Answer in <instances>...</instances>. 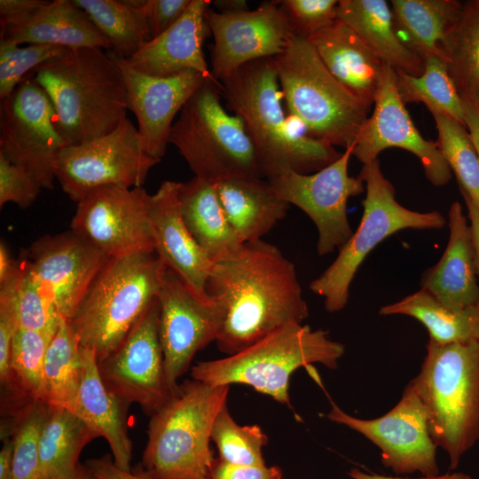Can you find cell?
Masks as SVG:
<instances>
[{"mask_svg":"<svg viewBox=\"0 0 479 479\" xmlns=\"http://www.w3.org/2000/svg\"><path fill=\"white\" fill-rule=\"evenodd\" d=\"M206 291L225 305L216 342L227 356L309 316L294 263L263 240L246 242L236 255L214 263Z\"/></svg>","mask_w":479,"mask_h":479,"instance_id":"cell-1","label":"cell"},{"mask_svg":"<svg viewBox=\"0 0 479 479\" xmlns=\"http://www.w3.org/2000/svg\"><path fill=\"white\" fill-rule=\"evenodd\" d=\"M219 82L227 106L243 121L254 143L262 178L311 174L340 158L334 146L286 117L274 59L249 62Z\"/></svg>","mask_w":479,"mask_h":479,"instance_id":"cell-2","label":"cell"},{"mask_svg":"<svg viewBox=\"0 0 479 479\" xmlns=\"http://www.w3.org/2000/svg\"><path fill=\"white\" fill-rule=\"evenodd\" d=\"M27 75L50 98L55 125L67 145L105 136L127 118L122 69L101 48L67 49Z\"/></svg>","mask_w":479,"mask_h":479,"instance_id":"cell-3","label":"cell"},{"mask_svg":"<svg viewBox=\"0 0 479 479\" xmlns=\"http://www.w3.org/2000/svg\"><path fill=\"white\" fill-rule=\"evenodd\" d=\"M167 271L155 251L106 260L68 321L98 362L120 345L157 297Z\"/></svg>","mask_w":479,"mask_h":479,"instance_id":"cell-4","label":"cell"},{"mask_svg":"<svg viewBox=\"0 0 479 479\" xmlns=\"http://www.w3.org/2000/svg\"><path fill=\"white\" fill-rule=\"evenodd\" d=\"M228 392L229 385L187 380L151 415L140 465L153 479H213L211 430Z\"/></svg>","mask_w":479,"mask_h":479,"instance_id":"cell-5","label":"cell"},{"mask_svg":"<svg viewBox=\"0 0 479 479\" xmlns=\"http://www.w3.org/2000/svg\"><path fill=\"white\" fill-rule=\"evenodd\" d=\"M411 381L426 408L430 436L453 470L479 441V339L444 345L429 341Z\"/></svg>","mask_w":479,"mask_h":479,"instance_id":"cell-6","label":"cell"},{"mask_svg":"<svg viewBox=\"0 0 479 479\" xmlns=\"http://www.w3.org/2000/svg\"><path fill=\"white\" fill-rule=\"evenodd\" d=\"M343 353V344L332 340L327 331L288 323L235 354L199 362L191 374L214 386L248 385L290 405L289 381L295 370L314 363L335 369Z\"/></svg>","mask_w":479,"mask_h":479,"instance_id":"cell-7","label":"cell"},{"mask_svg":"<svg viewBox=\"0 0 479 479\" xmlns=\"http://www.w3.org/2000/svg\"><path fill=\"white\" fill-rule=\"evenodd\" d=\"M273 59L290 116L317 139L352 145L369 110L334 78L308 40L294 35Z\"/></svg>","mask_w":479,"mask_h":479,"instance_id":"cell-8","label":"cell"},{"mask_svg":"<svg viewBox=\"0 0 479 479\" xmlns=\"http://www.w3.org/2000/svg\"><path fill=\"white\" fill-rule=\"evenodd\" d=\"M220 82L208 79L174 122V145L195 177L216 184L235 177H261L256 152L243 121L221 102Z\"/></svg>","mask_w":479,"mask_h":479,"instance_id":"cell-9","label":"cell"},{"mask_svg":"<svg viewBox=\"0 0 479 479\" xmlns=\"http://www.w3.org/2000/svg\"><path fill=\"white\" fill-rule=\"evenodd\" d=\"M358 177L366 190L360 224L339 249L335 260L310 284V289L324 298L325 309L332 313L346 306L357 269L380 242L401 230L440 229L445 224L444 217L437 211L418 212L402 206L378 159L364 164Z\"/></svg>","mask_w":479,"mask_h":479,"instance_id":"cell-10","label":"cell"},{"mask_svg":"<svg viewBox=\"0 0 479 479\" xmlns=\"http://www.w3.org/2000/svg\"><path fill=\"white\" fill-rule=\"evenodd\" d=\"M160 161L146 153L138 130L125 118L105 136L63 147L54 161V176L64 192L79 202L101 187L142 186Z\"/></svg>","mask_w":479,"mask_h":479,"instance_id":"cell-11","label":"cell"},{"mask_svg":"<svg viewBox=\"0 0 479 479\" xmlns=\"http://www.w3.org/2000/svg\"><path fill=\"white\" fill-rule=\"evenodd\" d=\"M55 112L43 89L30 76L0 102V154L31 172L43 188L54 187V161L65 146Z\"/></svg>","mask_w":479,"mask_h":479,"instance_id":"cell-12","label":"cell"},{"mask_svg":"<svg viewBox=\"0 0 479 479\" xmlns=\"http://www.w3.org/2000/svg\"><path fill=\"white\" fill-rule=\"evenodd\" d=\"M159 335L168 384L173 393L194 355L216 341L224 323V303L200 294L168 268L157 294Z\"/></svg>","mask_w":479,"mask_h":479,"instance_id":"cell-13","label":"cell"},{"mask_svg":"<svg viewBox=\"0 0 479 479\" xmlns=\"http://www.w3.org/2000/svg\"><path fill=\"white\" fill-rule=\"evenodd\" d=\"M326 418L358 432L377 445L381 463L394 473L439 475L436 445L429 433L427 411L412 381L399 402L379 418L363 420L351 416L333 401Z\"/></svg>","mask_w":479,"mask_h":479,"instance_id":"cell-14","label":"cell"},{"mask_svg":"<svg viewBox=\"0 0 479 479\" xmlns=\"http://www.w3.org/2000/svg\"><path fill=\"white\" fill-rule=\"evenodd\" d=\"M354 144L326 168L311 173L287 172L268 179L276 194L302 209L318 230L317 252L326 255L342 247L353 231L347 215L350 197L365 192V183L349 175Z\"/></svg>","mask_w":479,"mask_h":479,"instance_id":"cell-15","label":"cell"},{"mask_svg":"<svg viewBox=\"0 0 479 479\" xmlns=\"http://www.w3.org/2000/svg\"><path fill=\"white\" fill-rule=\"evenodd\" d=\"M151 194L143 186H105L77 202L71 231L108 258L154 252Z\"/></svg>","mask_w":479,"mask_h":479,"instance_id":"cell-16","label":"cell"},{"mask_svg":"<svg viewBox=\"0 0 479 479\" xmlns=\"http://www.w3.org/2000/svg\"><path fill=\"white\" fill-rule=\"evenodd\" d=\"M159 319L156 297L120 345L98 362L106 387L129 404H139L150 416L175 394L167 381Z\"/></svg>","mask_w":479,"mask_h":479,"instance_id":"cell-17","label":"cell"},{"mask_svg":"<svg viewBox=\"0 0 479 479\" xmlns=\"http://www.w3.org/2000/svg\"><path fill=\"white\" fill-rule=\"evenodd\" d=\"M213 35L211 74L220 82L240 67L281 54L294 35L279 1H266L254 10L205 14Z\"/></svg>","mask_w":479,"mask_h":479,"instance_id":"cell-18","label":"cell"},{"mask_svg":"<svg viewBox=\"0 0 479 479\" xmlns=\"http://www.w3.org/2000/svg\"><path fill=\"white\" fill-rule=\"evenodd\" d=\"M21 256L38 288L67 322L108 259L71 230L39 238Z\"/></svg>","mask_w":479,"mask_h":479,"instance_id":"cell-19","label":"cell"},{"mask_svg":"<svg viewBox=\"0 0 479 479\" xmlns=\"http://www.w3.org/2000/svg\"><path fill=\"white\" fill-rule=\"evenodd\" d=\"M391 147L413 153L420 160L427 179L435 186L444 185L451 180L452 170L437 143L420 135L398 93L396 72L384 65L374 109L358 132L352 155L364 165Z\"/></svg>","mask_w":479,"mask_h":479,"instance_id":"cell-20","label":"cell"},{"mask_svg":"<svg viewBox=\"0 0 479 479\" xmlns=\"http://www.w3.org/2000/svg\"><path fill=\"white\" fill-rule=\"evenodd\" d=\"M106 53L122 69L128 109L137 118L145 150L151 157L161 161L166 153L176 115L208 78L192 69L168 77L149 76L128 67L112 51Z\"/></svg>","mask_w":479,"mask_h":479,"instance_id":"cell-21","label":"cell"},{"mask_svg":"<svg viewBox=\"0 0 479 479\" xmlns=\"http://www.w3.org/2000/svg\"><path fill=\"white\" fill-rule=\"evenodd\" d=\"M180 185L181 182L166 180L151 196L155 252L190 287L208 294L206 284L214 263L200 248L183 219L178 198Z\"/></svg>","mask_w":479,"mask_h":479,"instance_id":"cell-22","label":"cell"},{"mask_svg":"<svg viewBox=\"0 0 479 479\" xmlns=\"http://www.w3.org/2000/svg\"><path fill=\"white\" fill-rule=\"evenodd\" d=\"M210 4L209 0H192L172 27L148 41L133 56L121 59L133 70L149 76L168 77L192 69L215 80L202 50L209 32L205 14Z\"/></svg>","mask_w":479,"mask_h":479,"instance_id":"cell-23","label":"cell"},{"mask_svg":"<svg viewBox=\"0 0 479 479\" xmlns=\"http://www.w3.org/2000/svg\"><path fill=\"white\" fill-rule=\"evenodd\" d=\"M306 39L334 78L370 110L385 64L352 28L338 19Z\"/></svg>","mask_w":479,"mask_h":479,"instance_id":"cell-24","label":"cell"},{"mask_svg":"<svg viewBox=\"0 0 479 479\" xmlns=\"http://www.w3.org/2000/svg\"><path fill=\"white\" fill-rule=\"evenodd\" d=\"M448 226L446 248L437 263L423 275L421 289L444 306L461 310L479 303V282L470 225L458 201L449 209Z\"/></svg>","mask_w":479,"mask_h":479,"instance_id":"cell-25","label":"cell"},{"mask_svg":"<svg viewBox=\"0 0 479 479\" xmlns=\"http://www.w3.org/2000/svg\"><path fill=\"white\" fill-rule=\"evenodd\" d=\"M0 40L67 49L112 50L108 40L88 15L70 0L47 1L34 12L1 27Z\"/></svg>","mask_w":479,"mask_h":479,"instance_id":"cell-26","label":"cell"},{"mask_svg":"<svg viewBox=\"0 0 479 479\" xmlns=\"http://www.w3.org/2000/svg\"><path fill=\"white\" fill-rule=\"evenodd\" d=\"M82 373L77 398L71 411L107 442L114 464L131 470L132 443L128 436L130 404L104 384L95 352L82 347Z\"/></svg>","mask_w":479,"mask_h":479,"instance_id":"cell-27","label":"cell"},{"mask_svg":"<svg viewBox=\"0 0 479 479\" xmlns=\"http://www.w3.org/2000/svg\"><path fill=\"white\" fill-rule=\"evenodd\" d=\"M215 187L224 214L242 243L262 240L286 217L290 208L265 178H229L216 183Z\"/></svg>","mask_w":479,"mask_h":479,"instance_id":"cell-28","label":"cell"},{"mask_svg":"<svg viewBox=\"0 0 479 479\" xmlns=\"http://www.w3.org/2000/svg\"><path fill=\"white\" fill-rule=\"evenodd\" d=\"M178 198L190 233L211 263L224 261L240 251L244 243L224 214L215 184L194 176L181 183Z\"/></svg>","mask_w":479,"mask_h":479,"instance_id":"cell-29","label":"cell"},{"mask_svg":"<svg viewBox=\"0 0 479 479\" xmlns=\"http://www.w3.org/2000/svg\"><path fill=\"white\" fill-rule=\"evenodd\" d=\"M337 19L352 28L396 73L420 75L424 60L398 37L392 11L385 0H340Z\"/></svg>","mask_w":479,"mask_h":479,"instance_id":"cell-30","label":"cell"},{"mask_svg":"<svg viewBox=\"0 0 479 479\" xmlns=\"http://www.w3.org/2000/svg\"><path fill=\"white\" fill-rule=\"evenodd\" d=\"M463 2L392 0L393 23L403 43L420 59L441 57V43L458 20Z\"/></svg>","mask_w":479,"mask_h":479,"instance_id":"cell-31","label":"cell"},{"mask_svg":"<svg viewBox=\"0 0 479 479\" xmlns=\"http://www.w3.org/2000/svg\"><path fill=\"white\" fill-rule=\"evenodd\" d=\"M380 314L405 315L420 321L436 344L466 342L479 339V303L452 310L420 289L380 309Z\"/></svg>","mask_w":479,"mask_h":479,"instance_id":"cell-32","label":"cell"},{"mask_svg":"<svg viewBox=\"0 0 479 479\" xmlns=\"http://www.w3.org/2000/svg\"><path fill=\"white\" fill-rule=\"evenodd\" d=\"M97 437L73 412L51 406L40 437L38 479H58L74 474L81 465L82 451Z\"/></svg>","mask_w":479,"mask_h":479,"instance_id":"cell-33","label":"cell"},{"mask_svg":"<svg viewBox=\"0 0 479 479\" xmlns=\"http://www.w3.org/2000/svg\"><path fill=\"white\" fill-rule=\"evenodd\" d=\"M440 49L461 98L479 108V0L463 2Z\"/></svg>","mask_w":479,"mask_h":479,"instance_id":"cell-34","label":"cell"},{"mask_svg":"<svg viewBox=\"0 0 479 479\" xmlns=\"http://www.w3.org/2000/svg\"><path fill=\"white\" fill-rule=\"evenodd\" d=\"M82 373V346L69 323L62 318L45 354L42 400L72 411Z\"/></svg>","mask_w":479,"mask_h":479,"instance_id":"cell-35","label":"cell"},{"mask_svg":"<svg viewBox=\"0 0 479 479\" xmlns=\"http://www.w3.org/2000/svg\"><path fill=\"white\" fill-rule=\"evenodd\" d=\"M108 40L118 57L128 59L152 39L145 16L130 0H72Z\"/></svg>","mask_w":479,"mask_h":479,"instance_id":"cell-36","label":"cell"},{"mask_svg":"<svg viewBox=\"0 0 479 479\" xmlns=\"http://www.w3.org/2000/svg\"><path fill=\"white\" fill-rule=\"evenodd\" d=\"M54 334L20 328L16 331L8 380L2 387L1 404L42 400L44 358Z\"/></svg>","mask_w":479,"mask_h":479,"instance_id":"cell-37","label":"cell"},{"mask_svg":"<svg viewBox=\"0 0 479 479\" xmlns=\"http://www.w3.org/2000/svg\"><path fill=\"white\" fill-rule=\"evenodd\" d=\"M51 408L42 400L1 408L4 416L1 437L9 436L13 444L14 479H38L40 437Z\"/></svg>","mask_w":479,"mask_h":479,"instance_id":"cell-38","label":"cell"},{"mask_svg":"<svg viewBox=\"0 0 479 479\" xmlns=\"http://www.w3.org/2000/svg\"><path fill=\"white\" fill-rule=\"evenodd\" d=\"M396 84L404 105L423 103L428 110L438 111L466 126L463 100L443 58H427L420 75L396 73Z\"/></svg>","mask_w":479,"mask_h":479,"instance_id":"cell-39","label":"cell"},{"mask_svg":"<svg viewBox=\"0 0 479 479\" xmlns=\"http://www.w3.org/2000/svg\"><path fill=\"white\" fill-rule=\"evenodd\" d=\"M428 111L437 130L436 143L456 176L460 192L479 208V154L469 131L457 120L436 110Z\"/></svg>","mask_w":479,"mask_h":479,"instance_id":"cell-40","label":"cell"},{"mask_svg":"<svg viewBox=\"0 0 479 479\" xmlns=\"http://www.w3.org/2000/svg\"><path fill=\"white\" fill-rule=\"evenodd\" d=\"M211 441L218 450L220 460L236 465H264L263 447L268 437L258 425H239L227 404L218 412L211 430Z\"/></svg>","mask_w":479,"mask_h":479,"instance_id":"cell-41","label":"cell"},{"mask_svg":"<svg viewBox=\"0 0 479 479\" xmlns=\"http://www.w3.org/2000/svg\"><path fill=\"white\" fill-rule=\"evenodd\" d=\"M67 49L52 44H28L0 40V99L8 97L34 69Z\"/></svg>","mask_w":479,"mask_h":479,"instance_id":"cell-42","label":"cell"},{"mask_svg":"<svg viewBox=\"0 0 479 479\" xmlns=\"http://www.w3.org/2000/svg\"><path fill=\"white\" fill-rule=\"evenodd\" d=\"M22 263L17 292V313L20 329L56 333L62 319L55 306L38 288Z\"/></svg>","mask_w":479,"mask_h":479,"instance_id":"cell-43","label":"cell"},{"mask_svg":"<svg viewBox=\"0 0 479 479\" xmlns=\"http://www.w3.org/2000/svg\"><path fill=\"white\" fill-rule=\"evenodd\" d=\"M336 0L279 1L293 34L308 38L337 19Z\"/></svg>","mask_w":479,"mask_h":479,"instance_id":"cell-44","label":"cell"},{"mask_svg":"<svg viewBox=\"0 0 479 479\" xmlns=\"http://www.w3.org/2000/svg\"><path fill=\"white\" fill-rule=\"evenodd\" d=\"M43 186L26 169L11 162L0 154V208L12 202L20 208L30 207Z\"/></svg>","mask_w":479,"mask_h":479,"instance_id":"cell-45","label":"cell"},{"mask_svg":"<svg viewBox=\"0 0 479 479\" xmlns=\"http://www.w3.org/2000/svg\"><path fill=\"white\" fill-rule=\"evenodd\" d=\"M20 273L15 279L0 285V382L4 386L8 380L12 343L18 329L17 292Z\"/></svg>","mask_w":479,"mask_h":479,"instance_id":"cell-46","label":"cell"},{"mask_svg":"<svg viewBox=\"0 0 479 479\" xmlns=\"http://www.w3.org/2000/svg\"><path fill=\"white\" fill-rule=\"evenodd\" d=\"M192 0H145L141 7L152 39L161 35L185 13Z\"/></svg>","mask_w":479,"mask_h":479,"instance_id":"cell-47","label":"cell"},{"mask_svg":"<svg viewBox=\"0 0 479 479\" xmlns=\"http://www.w3.org/2000/svg\"><path fill=\"white\" fill-rule=\"evenodd\" d=\"M213 479H283L278 467L236 465L216 460Z\"/></svg>","mask_w":479,"mask_h":479,"instance_id":"cell-48","label":"cell"},{"mask_svg":"<svg viewBox=\"0 0 479 479\" xmlns=\"http://www.w3.org/2000/svg\"><path fill=\"white\" fill-rule=\"evenodd\" d=\"M84 465L97 479H153L141 465L132 467L130 471H125L117 467L109 455L90 459L86 460Z\"/></svg>","mask_w":479,"mask_h":479,"instance_id":"cell-49","label":"cell"},{"mask_svg":"<svg viewBox=\"0 0 479 479\" xmlns=\"http://www.w3.org/2000/svg\"><path fill=\"white\" fill-rule=\"evenodd\" d=\"M46 2L43 0H0V27L34 12Z\"/></svg>","mask_w":479,"mask_h":479,"instance_id":"cell-50","label":"cell"},{"mask_svg":"<svg viewBox=\"0 0 479 479\" xmlns=\"http://www.w3.org/2000/svg\"><path fill=\"white\" fill-rule=\"evenodd\" d=\"M461 194L467 208V216L470 222L469 225L473 241L475 267L479 282V208L467 194L463 192Z\"/></svg>","mask_w":479,"mask_h":479,"instance_id":"cell-51","label":"cell"},{"mask_svg":"<svg viewBox=\"0 0 479 479\" xmlns=\"http://www.w3.org/2000/svg\"><path fill=\"white\" fill-rule=\"evenodd\" d=\"M21 270V261H16L12 257L6 244L2 240L0 243V285L18 277Z\"/></svg>","mask_w":479,"mask_h":479,"instance_id":"cell-52","label":"cell"},{"mask_svg":"<svg viewBox=\"0 0 479 479\" xmlns=\"http://www.w3.org/2000/svg\"><path fill=\"white\" fill-rule=\"evenodd\" d=\"M348 475L352 479H471V476L462 472L446 473L443 475H437L433 476H422L419 478H404L381 475L378 474L367 473L359 468H351Z\"/></svg>","mask_w":479,"mask_h":479,"instance_id":"cell-53","label":"cell"},{"mask_svg":"<svg viewBox=\"0 0 479 479\" xmlns=\"http://www.w3.org/2000/svg\"><path fill=\"white\" fill-rule=\"evenodd\" d=\"M3 446L0 452V479H14L12 470V439L11 436L1 437Z\"/></svg>","mask_w":479,"mask_h":479,"instance_id":"cell-54","label":"cell"},{"mask_svg":"<svg viewBox=\"0 0 479 479\" xmlns=\"http://www.w3.org/2000/svg\"><path fill=\"white\" fill-rule=\"evenodd\" d=\"M463 100V99H462ZM465 123L479 154V108L463 100Z\"/></svg>","mask_w":479,"mask_h":479,"instance_id":"cell-55","label":"cell"},{"mask_svg":"<svg viewBox=\"0 0 479 479\" xmlns=\"http://www.w3.org/2000/svg\"><path fill=\"white\" fill-rule=\"evenodd\" d=\"M218 12H238L248 10L247 3L244 0H218L213 1Z\"/></svg>","mask_w":479,"mask_h":479,"instance_id":"cell-56","label":"cell"},{"mask_svg":"<svg viewBox=\"0 0 479 479\" xmlns=\"http://www.w3.org/2000/svg\"><path fill=\"white\" fill-rule=\"evenodd\" d=\"M58 479H97L91 471L85 466L80 465L79 468L71 475Z\"/></svg>","mask_w":479,"mask_h":479,"instance_id":"cell-57","label":"cell"}]
</instances>
